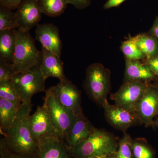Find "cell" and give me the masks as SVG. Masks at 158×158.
<instances>
[{
	"label": "cell",
	"instance_id": "1",
	"mask_svg": "<svg viewBox=\"0 0 158 158\" xmlns=\"http://www.w3.org/2000/svg\"><path fill=\"white\" fill-rule=\"evenodd\" d=\"M32 106V103H22L14 121L0 141L11 152L33 158L38 141L29 128L28 119Z\"/></svg>",
	"mask_w": 158,
	"mask_h": 158
},
{
	"label": "cell",
	"instance_id": "2",
	"mask_svg": "<svg viewBox=\"0 0 158 158\" xmlns=\"http://www.w3.org/2000/svg\"><path fill=\"white\" fill-rule=\"evenodd\" d=\"M118 144L116 138L111 133L96 128L87 139L74 147L68 148L69 154L74 158L115 155Z\"/></svg>",
	"mask_w": 158,
	"mask_h": 158
},
{
	"label": "cell",
	"instance_id": "3",
	"mask_svg": "<svg viewBox=\"0 0 158 158\" xmlns=\"http://www.w3.org/2000/svg\"><path fill=\"white\" fill-rule=\"evenodd\" d=\"M16 43L12 63L16 73H24L40 65L42 52L37 49L30 31L14 30Z\"/></svg>",
	"mask_w": 158,
	"mask_h": 158
},
{
	"label": "cell",
	"instance_id": "4",
	"mask_svg": "<svg viewBox=\"0 0 158 158\" xmlns=\"http://www.w3.org/2000/svg\"><path fill=\"white\" fill-rule=\"evenodd\" d=\"M84 88L94 102L102 106L111 88V72L99 63L89 65L86 71Z\"/></svg>",
	"mask_w": 158,
	"mask_h": 158
},
{
	"label": "cell",
	"instance_id": "5",
	"mask_svg": "<svg viewBox=\"0 0 158 158\" xmlns=\"http://www.w3.org/2000/svg\"><path fill=\"white\" fill-rule=\"evenodd\" d=\"M45 91L44 105L48 111L57 135L64 139L65 135L73 125L77 116L73 111L60 103L49 89Z\"/></svg>",
	"mask_w": 158,
	"mask_h": 158
},
{
	"label": "cell",
	"instance_id": "6",
	"mask_svg": "<svg viewBox=\"0 0 158 158\" xmlns=\"http://www.w3.org/2000/svg\"><path fill=\"white\" fill-rule=\"evenodd\" d=\"M46 80L39 65L26 72L16 73L11 80L23 102L31 103L34 94L45 91Z\"/></svg>",
	"mask_w": 158,
	"mask_h": 158
},
{
	"label": "cell",
	"instance_id": "7",
	"mask_svg": "<svg viewBox=\"0 0 158 158\" xmlns=\"http://www.w3.org/2000/svg\"><path fill=\"white\" fill-rule=\"evenodd\" d=\"M147 85V83L141 81L124 82L117 92L111 94L110 99L118 106L135 111L136 105L143 95Z\"/></svg>",
	"mask_w": 158,
	"mask_h": 158
},
{
	"label": "cell",
	"instance_id": "8",
	"mask_svg": "<svg viewBox=\"0 0 158 158\" xmlns=\"http://www.w3.org/2000/svg\"><path fill=\"white\" fill-rule=\"evenodd\" d=\"M63 106L73 111L77 116L82 114L81 91L68 79L49 88Z\"/></svg>",
	"mask_w": 158,
	"mask_h": 158
},
{
	"label": "cell",
	"instance_id": "9",
	"mask_svg": "<svg viewBox=\"0 0 158 158\" xmlns=\"http://www.w3.org/2000/svg\"><path fill=\"white\" fill-rule=\"evenodd\" d=\"M139 122L146 126L154 124V118L158 115V89L147 85L143 95L136 106Z\"/></svg>",
	"mask_w": 158,
	"mask_h": 158
},
{
	"label": "cell",
	"instance_id": "10",
	"mask_svg": "<svg viewBox=\"0 0 158 158\" xmlns=\"http://www.w3.org/2000/svg\"><path fill=\"white\" fill-rule=\"evenodd\" d=\"M105 117L108 123L116 129L125 133L127 130L139 122L135 111H130L110 104L107 101L102 106Z\"/></svg>",
	"mask_w": 158,
	"mask_h": 158
},
{
	"label": "cell",
	"instance_id": "11",
	"mask_svg": "<svg viewBox=\"0 0 158 158\" xmlns=\"http://www.w3.org/2000/svg\"><path fill=\"white\" fill-rule=\"evenodd\" d=\"M28 123L31 132L37 141L49 136H58L48 111L44 105L38 106L34 114L30 116Z\"/></svg>",
	"mask_w": 158,
	"mask_h": 158
},
{
	"label": "cell",
	"instance_id": "12",
	"mask_svg": "<svg viewBox=\"0 0 158 158\" xmlns=\"http://www.w3.org/2000/svg\"><path fill=\"white\" fill-rule=\"evenodd\" d=\"M68 147L64 139L56 135L49 136L38 141L33 158H69Z\"/></svg>",
	"mask_w": 158,
	"mask_h": 158
},
{
	"label": "cell",
	"instance_id": "13",
	"mask_svg": "<svg viewBox=\"0 0 158 158\" xmlns=\"http://www.w3.org/2000/svg\"><path fill=\"white\" fill-rule=\"evenodd\" d=\"M16 9L18 29L30 31L38 25L42 13L37 0H23Z\"/></svg>",
	"mask_w": 158,
	"mask_h": 158
},
{
	"label": "cell",
	"instance_id": "14",
	"mask_svg": "<svg viewBox=\"0 0 158 158\" xmlns=\"http://www.w3.org/2000/svg\"><path fill=\"white\" fill-rule=\"evenodd\" d=\"M35 33V39L41 43V46L61 57L62 43L56 26L52 23L38 24Z\"/></svg>",
	"mask_w": 158,
	"mask_h": 158
},
{
	"label": "cell",
	"instance_id": "15",
	"mask_svg": "<svg viewBox=\"0 0 158 158\" xmlns=\"http://www.w3.org/2000/svg\"><path fill=\"white\" fill-rule=\"evenodd\" d=\"M95 129L82 113L77 116L73 125L65 135L64 141L68 148L74 147L89 138Z\"/></svg>",
	"mask_w": 158,
	"mask_h": 158
},
{
	"label": "cell",
	"instance_id": "16",
	"mask_svg": "<svg viewBox=\"0 0 158 158\" xmlns=\"http://www.w3.org/2000/svg\"><path fill=\"white\" fill-rule=\"evenodd\" d=\"M41 52L42 56L39 67L45 79L57 78L60 81L67 79L64 73L63 62L60 57L42 46Z\"/></svg>",
	"mask_w": 158,
	"mask_h": 158
},
{
	"label": "cell",
	"instance_id": "17",
	"mask_svg": "<svg viewBox=\"0 0 158 158\" xmlns=\"http://www.w3.org/2000/svg\"><path fill=\"white\" fill-rule=\"evenodd\" d=\"M124 82L141 81L147 83L155 75L145 63L139 60L126 59Z\"/></svg>",
	"mask_w": 158,
	"mask_h": 158
},
{
	"label": "cell",
	"instance_id": "18",
	"mask_svg": "<svg viewBox=\"0 0 158 158\" xmlns=\"http://www.w3.org/2000/svg\"><path fill=\"white\" fill-rule=\"evenodd\" d=\"M15 43L14 30L0 31V59L12 62Z\"/></svg>",
	"mask_w": 158,
	"mask_h": 158
},
{
	"label": "cell",
	"instance_id": "19",
	"mask_svg": "<svg viewBox=\"0 0 158 158\" xmlns=\"http://www.w3.org/2000/svg\"><path fill=\"white\" fill-rule=\"evenodd\" d=\"M19 109L11 102L0 98V131L3 135L11 127Z\"/></svg>",
	"mask_w": 158,
	"mask_h": 158
},
{
	"label": "cell",
	"instance_id": "20",
	"mask_svg": "<svg viewBox=\"0 0 158 158\" xmlns=\"http://www.w3.org/2000/svg\"><path fill=\"white\" fill-rule=\"evenodd\" d=\"M131 38L146 56V60L158 56V41L155 37L143 33Z\"/></svg>",
	"mask_w": 158,
	"mask_h": 158
},
{
	"label": "cell",
	"instance_id": "21",
	"mask_svg": "<svg viewBox=\"0 0 158 158\" xmlns=\"http://www.w3.org/2000/svg\"><path fill=\"white\" fill-rule=\"evenodd\" d=\"M42 14L57 17L63 14L69 4L68 0H37Z\"/></svg>",
	"mask_w": 158,
	"mask_h": 158
},
{
	"label": "cell",
	"instance_id": "22",
	"mask_svg": "<svg viewBox=\"0 0 158 158\" xmlns=\"http://www.w3.org/2000/svg\"><path fill=\"white\" fill-rule=\"evenodd\" d=\"M0 98L11 102L18 109L23 103L11 80L0 82Z\"/></svg>",
	"mask_w": 158,
	"mask_h": 158
},
{
	"label": "cell",
	"instance_id": "23",
	"mask_svg": "<svg viewBox=\"0 0 158 158\" xmlns=\"http://www.w3.org/2000/svg\"><path fill=\"white\" fill-rule=\"evenodd\" d=\"M18 28L15 12L4 6H0V31Z\"/></svg>",
	"mask_w": 158,
	"mask_h": 158
},
{
	"label": "cell",
	"instance_id": "24",
	"mask_svg": "<svg viewBox=\"0 0 158 158\" xmlns=\"http://www.w3.org/2000/svg\"><path fill=\"white\" fill-rule=\"evenodd\" d=\"M121 49L126 59L139 61L146 58L145 55L138 48L131 38L122 43Z\"/></svg>",
	"mask_w": 158,
	"mask_h": 158
},
{
	"label": "cell",
	"instance_id": "25",
	"mask_svg": "<svg viewBox=\"0 0 158 158\" xmlns=\"http://www.w3.org/2000/svg\"><path fill=\"white\" fill-rule=\"evenodd\" d=\"M132 151L134 158H154L153 150L143 139L132 141Z\"/></svg>",
	"mask_w": 158,
	"mask_h": 158
},
{
	"label": "cell",
	"instance_id": "26",
	"mask_svg": "<svg viewBox=\"0 0 158 158\" xmlns=\"http://www.w3.org/2000/svg\"><path fill=\"white\" fill-rule=\"evenodd\" d=\"M132 139L127 133L118 141V148L114 158H133Z\"/></svg>",
	"mask_w": 158,
	"mask_h": 158
},
{
	"label": "cell",
	"instance_id": "27",
	"mask_svg": "<svg viewBox=\"0 0 158 158\" xmlns=\"http://www.w3.org/2000/svg\"><path fill=\"white\" fill-rule=\"evenodd\" d=\"M16 74L12 62L0 59V82L11 81Z\"/></svg>",
	"mask_w": 158,
	"mask_h": 158
},
{
	"label": "cell",
	"instance_id": "28",
	"mask_svg": "<svg viewBox=\"0 0 158 158\" xmlns=\"http://www.w3.org/2000/svg\"><path fill=\"white\" fill-rule=\"evenodd\" d=\"M0 158H33L28 156L15 153L9 151L0 141Z\"/></svg>",
	"mask_w": 158,
	"mask_h": 158
},
{
	"label": "cell",
	"instance_id": "29",
	"mask_svg": "<svg viewBox=\"0 0 158 158\" xmlns=\"http://www.w3.org/2000/svg\"><path fill=\"white\" fill-rule=\"evenodd\" d=\"M68 1L69 4L72 5L77 9L82 10L90 6L92 0H68Z\"/></svg>",
	"mask_w": 158,
	"mask_h": 158
},
{
	"label": "cell",
	"instance_id": "30",
	"mask_svg": "<svg viewBox=\"0 0 158 158\" xmlns=\"http://www.w3.org/2000/svg\"><path fill=\"white\" fill-rule=\"evenodd\" d=\"M23 0H0V6L7 7L11 10L17 9Z\"/></svg>",
	"mask_w": 158,
	"mask_h": 158
},
{
	"label": "cell",
	"instance_id": "31",
	"mask_svg": "<svg viewBox=\"0 0 158 158\" xmlns=\"http://www.w3.org/2000/svg\"><path fill=\"white\" fill-rule=\"evenodd\" d=\"M145 64L153 73L155 75L158 76V55L156 56L146 60Z\"/></svg>",
	"mask_w": 158,
	"mask_h": 158
},
{
	"label": "cell",
	"instance_id": "32",
	"mask_svg": "<svg viewBox=\"0 0 158 158\" xmlns=\"http://www.w3.org/2000/svg\"><path fill=\"white\" fill-rule=\"evenodd\" d=\"M126 0H108L103 6V9H109L117 7L124 2Z\"/></svg>",
	"mask_w": 158,
	"mask_h": 158
},
{
	"label": "cell",
	"instance_id": "33",
	"mask_svg": "<svg viewBox=\"0 0 158 158\" xmlns=\"http://www.w3.org/2000/svg\"><path fill=\"white\" fill-rule=\"evenodd\" d=\"M148 34L155 37L158 41V16L156 17L151 28L148 32Z\"/></svg>",
	"mask_w": 158,
	"mask_h": 158
},
{
	"label": "cell",
	"instance_id": "34",
	"mask_svg": "<svg viewBox=\"0 0 158 158\" xmlns=\"http://www.w3.org/2000/svg\"><path fill=\"white\" fill-rule=\"evenodd\" d=\"M115 155H107L93 157L90 158H114Z\"/></svg>",
	"mask_w": 158,
	"mask_h": 158
},
{
	"label": "cell",
	"instance_id": "35",
	"mask_svg": "<svg viewBox=\"0 0 158 158\" xmlns=\"http://www.w3.org/2000/svg\"><path fill=\"white\" fill-rule=\"evenodd\" d=\"M156 124V125L158 127V120L155 123Z\"/></svg>",
	"mask_w": 158,
	"mask_h": 158
}]
</instances>
